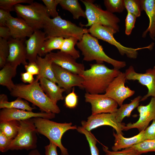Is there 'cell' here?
<instances>
[{"mask_svg":"<svg viewBox=\"0 0 155 155\" xmlns=\"http://www.w3.org/2000/svg\"><path fill=\"white\" fill-rule=\"evenodd\" d=\"M80 75L83 78V88L86 93L101 94L105 92L110 83L121 72L119 70L110 69L103 63L90 65Z\"/></svg>","mask_w":155,"mask_h":155,"instance_id":"6da1fadb","label":"cell"},{"mask_svg":"<svg viewBox=\"0 0 155 155\" xmlns=\"http://www.w3.org/2000/svg\"><path fill=\"white\" fill-rule=\"evenodd\" d=\"M12 96L20 97L38 106L41 112L58 114L60 110L57 104L49 98L41 88L39 80L36 78L31 84H15L10 92Z\"/></svg>","mask_w":155,"mask_h":155,"instance_id":"7a4b0ae2","label":"cell"},{"mask_svg":"<svg viewBox=\"0 0 155 155\" xmlns=\"http://www.w3.org/2000/svg\"><path fill=\"white\" fill-rule=\"evenodd\" d=\"M84 56L83 60L87 61L95 60L97 63L105 62L112 65L114 68L119 70L126 66L124 61H119L107 56L104 51L98 39L89 34L85 33L82 39L76 44Z\"/></svg>","mask_w":155,"mask_h":155,"instance_id":"3957f363","label":"cell"},{"mask_svg":"<svg viewBox=\"0 0 155 155\" xmlns=\"http://www.w3.org/2000/svg\"><path fill=\"white\" fill-rule=\"evenodd\" d=\"M38 133L45 136L60 150L61 155H69L67 149L61 143V138L64 133L70 129H77L76 125L72 126L69 123H58L49 119L40 117L32 118Z\"/></svg>","mask_w":155,"mask_h":155,"instance_id":"277c9868","label":"cell"},{"mask_svg":"<svg viewBox=\"0 0 155 155\" xmlns=\"http://www.w3.org/2000/svg\"><path fill=\"white\" fill-rule=\"evenodd\" d=\"M43 29L46 37H62L64 38L73 37L79 41L85 33H89L88 29L78 26L69 20L62 19L59 16L49 18Z\"/></svg>","mask_w":155,"mask_h":155,"instance_id":"5b68a950","label":"cell"},{"mask_svg":"<svg viewBox=\"0 0 155 155\" xmlns=\"http://www.w3.org/2000/svg\"><path fill=\"white\" fill-rule=\"evenodd\" d=\"M14 11L34 30L43 29L49 15L43 4L33 2L29 5L18 4L14 6Z\"/></svg>","mask_w":155,"mask_h":155,"instance_id":"8992f818","label":"cell"},{"mask_svg":"<svg viewBox=\"0 0 155 155\" xmlns=\"http://www.w3.org/2000/svg\"><path fill=\"white\" fill-rule=\"evenodd\" d=\"M85 7V14L88 23L81 26H91L98 24L113 29L116 33L119 31L118 25L119 19L115 15L106 10H104L93 3V1L81 0Z\"/></svg>","mask_w":155,"mask_h":155,"instance_id":"52a82bcc","label":"cell"},{"mask_svg":"<svg viewBox=\"0 0 155 155\" xmlns=\"http://www.w3.org/2000/svg\"><path fill=\"white\" fill-rule=\"evenodd\" d=\"M20 128L16 136L9 148L11 150L36 149L38 133L32 119L19 121Z\"/></svg>","mask_w":155,"mask_h":155,"instance_id":"ba28073f","label":"cell"},{"mask_svg":"<svg viewBox=\"0 0 155 155\" xmlns=\"http://www.w3.org/2000/svg\"><path fill=\"white\" fill-rule=\"evenodd\" d=\"M89 33L97 39L106 41L115 46L122 55H126L128 58L135 59L137 56V51L144 49H152L153 43L148 46L137 48H133L124 46L117 42L115 38L113 35L116 32L113 29L100 24H95L92 25L88 29Z\"/></svg>","mask_w":155,"mask_h":155,"instance_id":"9c48e42d","label":"cell"},{"mask_svg":"<svg viewBox=\"0 0 155 155\" xmlns=\"http://www.w3.org/2000/svg\"><path fill=\"white\" fill-rule=\"evenodd\" d=\"M81 123L82 126L89 131L99 126L107 125L112 127L117 133L122 135L123 134V129L125 125V123L117 121L115 113L92 114L88 117L87 121H82Z\"/></svg>","mask_w":155,"mask_h":155,"instance_id":"30bf717a","label":"cell"},{"mask_svg":"<svg viewBox=\"0 0 155 155\" xmlns=\"http://www.w3.org/2000/svg\"><path fill=\"white\" fill-rule=\"evenodd\" d=\"M126 80L125 73L121 72L110 83L104 94L115 101L120 106L125 100L132 96L135 92V91L125 86Z\"/></svg>","mask_w":155,"mask_h":155,"instance_id":"8fae6325","label":"cell"},{"mask_svg":"<svg viewBox=\"0 0 155 155\" xmlns=\"http://www.w3.org/2000/svg\"><path fill=\"white\" fill-rule=\"evenodd\" d=\"M85 101L91 105L92 114L113 113L117 110L118 104L113 99L104 94H85Z\"/></svg>","mask_w":155,"mask_h":155,"instance_id":"7c38bea8","label":"cell"},{"mask_svg":"<svg viewBox=\"0 0 155 155\" xmlns=\"http://www.w3.org/2000/svg\"><path fill=\"white\" fill-rule=\"evenodd\" d=\"M125 73L127 80H137L148 89V93L142 98L141 101H144L150 96L155 98V72L153 69L147 70L144 73H139L135 71L133 66H130Z\"/></svg>","mask_w":155,"mask_h":155,"instance_id":"4fadbf2b","label":"cell"},{"mask_svg":"<svg viewBox=\"0 0 155 155\" xmlns=\"http://www.w3.org/2000/svg\"><path fill=\"white\" fill-rule=\"evenodd\" d=\"M26 39H14L10 37L8 40L9 53L6 63L16 69L18 65L28 64L26 61Z\"/></svg>","mask_w":155,"mask_h":155,"instance_id":"5bb4252c","label":"cell"},{"mask_svg":"<svg viewBox=\"0 0 155 155\" xmlns=\"http://www.w3.org/2000/svg\"><path fill=\"white\" fill-rule=\"evenodd\" d=\"M52 65L58 86L64 89L65 91H69L73 87L78 86L83 88V80L78 75L66 70L58 65L52 63Z\"/></svg>","mask_w":155,"mask_h":155,"instance_id":"9a60e30c","label":"cell"},{"mask_svg":"<svg viewBox=\"0 0 155 155\" xmlns=\"http://www.w3.org/2000/svg\"><path fill=\"white\" fill-rule=\"evenodd\" d=\"M46 56L50 61L73 73L80 75L85 70L84 65L76 62L70 55L60 51L51 52Z\"/></svg>","mask_w":155,"mask_h":155,"instance_id":"2e32d148","label":"cell"},{"mask_svg":"<svg viewBox=\"0 0 155 155\" xmlns=\"http://www.w3.org/2000/svg\"><path fill=\"white\" fill-rule=\"evenodd\" d=\"M139 113V118L135 123H129L123 128V131H127L137 128L140 132L144 130L150 122L155 120V98L152 97L149 104L146 105H141L137 107Z\"/></svg>","mask_w":155,"mask_h":155,"instance_id":"e0dca14e","label":"cell"},{"mask_svg":"<svg viewBox=\"0 0 155 155\" xmlns=\"http://www.w3.org/2000/svg\"><path fill=\"white\" fill-rule=\"evenodd\" d=\"M55 117V114L53 113H35L16 108H4L0 111V122L12 120L20 121L37 117L50 119Z\"/></svg>","mask_w":155,"mask_h":155,"instance_id":"ac0fdd59","label":"cell"},{"mask_svg":"<svg viewBox=\"0 0 155 155\" xmlns=\"http://www.w3.org/2000/svg\"><path fill=\"white\" fill-rule=\"evenodd\" d=\"M46 37L44 32L36 30L26 40V58L29 63L36 62L37 56H40L41 48Z\"/></svg>","mask_w":155,"mask_h":155,"instance_id":"d6986e66","label":"cell"},{"mask_svg":"<svg viewBox=\"0 0 155 155\" xmlns=\"http://www.w3.org/2000/svg\"><path fill=\"white\" fill-rule=\"evenodd\" d=\"M6 26L9 29L11 37L14 39H26L30 37L34 31L22 18L12 16L8 20Z\"/></svg>","mask_w":155,"mask_h":155,"instance_id":"ffe728a7","label":"cell"},{"mask_svg":"<svg viewBox=\"0 0 155 155\" xmlns=\"http://www.w3.org/2000/svg\"><path fill=\"white\" fill-rule=\"evenodd\" d=\"M115 137V143L112 147L113 151H118L131 147L145 140L144 130L142 131L137 135L130 137H125L123 135L113 132Z\"/></svg>","mask_w":155,"mask_h":155,"instance_id":"44dd1931","label":"cell"},{"mask_svg":"<svg viewBox=\"0 0 155 155\" xmlns=\"http://www.w3.org/2000/svg\"><path fill=\"white\" fill-rule=\"evenodd\" d=\"M40 85L46 94L55 103L64 99L63 93L65 91L63 88H61L56 84L50 80L44 78L39 80Z\"/></svg>","mask_w":155,"mask_h":155,"instance_id":"7402d4cb","label":"cell"},{"mask_svg":"<svg viewBox=\"0 0 155 155\" xmlns=\"http://www.w3.org/2000/svg\"><path fill=\"white\" fill-rule=\"evenodd\" d=\"M142 10H144L148 16L149 20V26L142 34V37H146L149 32L151 38L155 40V0H140Z\"/></svg>","mask_w":155,"mask_h":155,"instance_id":"603a6c76","label":"cell"},{"mask_svg":"<svg viewBox=\"0 0 155 155\" xmlns=\"http://www.w3.org/2000/svg\"><path fill=\"white\" fill-rule=\"evenodd\" d=\"M36 62L39 69V73L36 78L39 80L41 78L48 79L53 82L57 83L55 74L52 67V63L47 57L44 58L38 55Z\"/></svg>","mask_w":155,"mask_h":155,"instance_id":"cb8c5ba5","label":"cell"},{"mask_svg":"<svg viewBox=\"0 0 155 155\" xmlns=\"http://www.w3.org/2000/svg\"><path fill=\"white\" fill-rule=\"evenodd\" d=\"M22 98L18 97L15 100L9 102L7 96L4 94L0 95V108H16L28 111H32L35 108L31 106L29 103Z\"/></svg>","mask_w":155,"mask_h":155,"instance_id":"d4e9b609","label":"cell"},{"mask_svg":"<svg viewBox=\"0 0 155 155\" xmlns=\"http://www.w3.org/2000/svg\"><path fill=\"white\" fill-rule=\"evenodd\" d=\"M16 74V69L6 63L0 71V85L7 87L11 92L14 87L12 79Z\"/></svg>","mask_w":155,"mask_h":155,"instance_id":"484cf974","label":"cell"},{"mask_svg":"<svg viewBox=\"0 0 155 155\" xmlns=\"http://www.w3.org/2000/svg\"><path fill=\"white\" fill-rule=\"evenodd\" d=\"M141 98V96H139L132 100L130 103L123 104L120 106V107L118 108L115 113L117 121L119 123H122L125 117H130L132 111L139 106Z\"/></svg>","mask_w":155,"mask_h":155,"instance_id":"4316f807","label":"cell"},{"mask_svg":"<svg viewBox=\"0 0 155 155\" xmlns=\"http://www.w3.org/2000/svg\"><path fill=\"white\" fill-rule=\"evenodd\" d=\"M59 4L62 9L72 14L74 19H78L81 17L86 18L85 11L78 0H60Z\"/></svg>","mask_w":155,"mask_h":155,"instance_id":"83f0119b","label":"cell"},{"mask_svg":"<svg viewBox=\"0 0 155 155\" xmlns=\"http://www.w3.org/2000/svg\"><path fill=\"white\" fill-rule=\"evenodd\" d=\"M20 126V122L17 120L0 122V130L8 137L12 140L17 135Z\"/></svg>","mask_w":155,"mask_h":155,"instance_id":"f1b7e54d","label":"cell"},{"mask_svg":"<svg viewBox=\"0 0 155 155\" xmlns=\"http://www.w3.org/2000/svg\"><path fill=\"white\" fill-rule=\"evenodd\" d=\"M64 38L62 37H46L42 46L40 57L53 50H60Z\"/></svg>","mask_w":155,"mask_h":155,"instance_id":"f546056e","label":"cell"},{"mask_svg":"<svg viewBox=\"0 0 155 155\" xmlns=\"http://www.w3.org/2000/svg\"><path fill=\"white\" fill-rule=\"evenodd\" d=\"M78 40L73 37L64 38L60 48V51L67 53L76 59L80 57L79 51L76 50L75 46Z\"/></svg>","mask_w":155,"mask_h":155,"instance_id":"4dcf8cb0","label":"cell"},{"mask_svg":"<svg viewBox=\"0 0 155 155\" xmlns=\"http://www.w3.org/2000/svg\"><path fill=\"white\" fill-rule=\"evenodd\" d=\"M129 148L135 150L140 155L149 152H155V140H145Z\"/></svg>","mask_w":155,"mask_h":155,"instance_id":"1f68e13d","label":"cell"},{"mask_svg":"<svg viewBox=\"0 0 155 155\" xmlns=\"http://www.w3.org/2000/svg\"><path fill=\"white\" fill-rule=\"evenodd\" d=\"M80 133L84 134L89 144L91 155H99L98 149L96 146L97 140L94 135L82 126H78L76 129Z\"/></svg>","mask_w":155,"mask_h":155,"instance_id":"d6a6232c","label":"cell"},{"mask_svg":"<svg viewBox=\"0 0 155 155\" xmlns=\"http://www.w3.org/2000/svg\"><path fill=\"white\" fill-rule=\"evenodd\" d=\"M104 3L107 10L112 13L122 12L125 8L123 0H105Z\"/></svg>","mask_w":155,"mask_h":155,"instance_id":"836d02e7","label":"cell"},{"mask_svg":"<svg viewBox=\"0 0 155 155\" xmlns=\"http://www.w3.org/2000/svg\"><path fill=\"white\" fill-rule=\"evenodd\" d=\"M125 8L129 12L136 18L141 15L142 10L140 0H124Z\"/></svg>","mask_w":155,"mask_h":155,"instance_id":"e575fe53","label":"cell"},{"mask_svg":"<svg viewBox=\"0 0 155 155\" xmlns=\"http://www.w3.org/2000/svg\"><path fill=\"white\" fill-rule=\"evenodd\" d=\"M9 53L8 40L0 37V67L2 68L5 65Z\"/></svg>","mask_w":155,"mask_h":155,"instance_id":"d590c367","label":"cell"},{"mask_svg":"<svg viewBox=\"0 0 155 155\" xmlns=\"http://www.w3.org/2000/svg\"><path fill=\"white\" fill-rule=\"evenodd\" d=\"M33 0H0V8L9 12L14 11V6L17 4L33 2Z\"/></svg>","mask_w":155,"mask_h":155,"instance_id":"8d00e7d4","label":"cell"},{"mask_svg":"<svg viewBox=\"0 0 155 155\" xmlns=\"http://www.w3.org/2000/svg\"><path fill=\"white\" fill-rule=\"evenodd\" d=\"M60 0H42L50 16L54 18L58 16L57 7L59 4Z\"/></svg>","mask_w":155,"mask_h":155,"instance_id":"74e56055","label":"cell"},{"mask_svg":"<svg viewBox=\"0 0 155 155\" xmlns=\"http://www.w3.org/2000/svg\"><path fill=\"white\" fill-rule=\"evenodd\" d=\"M102 150L105 153V155H140L137 152L129 148L123 149L121 151H111L108 148L103 146Z\"/></svg>","mask_w":155,"mask_h":155,"instance_id":"f35d334b","label":"cell"},{"mask_svg":"<svg viewBox=\"0 0 155 155\" xmlns=\"http://www.w3.org/2000/svg\"><path fill=\"white\" fill-rule=\"evenodd\" d=\"M74 88L72 91L65 98V105L69 108H73L77 106L78 102V96L75 92Z\"/></svg>","mask_w":155,"mask_h":155,"instance_id":"ab89813d","label":"cell"},{"mask_svg":"<svg viewBox=\"0 0 155 155\" xmlns=\"http://www.w3.org/2000/svg\"><path fill=\"white\" fill-rule=\"evenodd\" d=\"M12 140L0 130V151L2 152H5L9 150Z\"/></svg>","mask_w":155,"mask_h":155,"instance_id":"60d3db41","label":"cell"},{"mask_svg":"<svg viewBox=\"0 0 155 155\" xmlns=\"http://www.w3.org/2000/svg\"><path fill=\"white\" fill-rule=\"evenodd\" d=\"M136 17L130 13L128 12L125 19V34L127 35L131 34L135 24Z\"/></svg>","mask_w":155,"mask_h":155,"instance_id":"b9f144b4","label":"cell"},{"mask_svg":"<svg viewBox=\"0 0 155 155\" xmlns=\"http://www.w3.org/2000/svg\"><path fill=\"white\" fill-rule=\"evenodd\" d=\"M144 130L145 140H155V120Z\"/></svg>","mask_w":155,"mask_h":155,"instance_id":"7bdbcfd3","label":"cell"},{"mask_svg":"<svg viewBox=\"0 0 155 155\" xmlns=\"http://www.w3.org/2000/svg\"><path fill=\"white\" fill-rule=\"evenodd\" d=\"M24 67L26 72L33 75H38L39 74V68L36 62L29 63L28 64L24 65Z\"/></svg>","mask_w":155,"mask_h":155,"instance_id":"ee69618b","label":"cell"},{"mask_svg":"<svg viewBox=\"0 0 155 155\" xmlns=\"http://www.w3.org/2000/svg\"><path fill=\"white\" fill-rule=\"evenodd\" d=\"M10 12L0 9V26H5L8 20L11 16Z\"/></svg>","mask_w":155,"mask_h":155,"instance_id":"f6af8a7d","label":"cell"},{"mask_svg":"<svg viewBox=\"0 0 155 155\" xmlns=\"http://www.w3.org/2000/svg\"><path fill=\"white\" fill-rule=\"evenodd\" d=\"M57 147L55 144L50 142L49 144L44 146L45 155H58Z\"/></svg>","mask_w":155,"mask_h":155,"instance_id":"bcb514c9","label":"cell"},{"mask_svg":"<svg viewBox=\"0 0 155 155\" xmlns=\"http://www.w3.org/2000/svg\"><path fill=\"white\" fill-rule=\"evenodd\" d=\"M21 79L24 83H29L31 84L34 80L33 75L30 73L26 72L21 73Z\"/></svg>","mask_w":155,"mask_h":155,"instance_id":"7dc6e473","label":"cell"},{"mask_svg":"<svg viewBox=\"0 0 155 155\" xmlns=\"http://www.w3.org/2000/svg\"><path fill=\"white\" fill-rule=\"evenodd\" d=\"M0 37L7 40L11 37L9 29L7 26H0Z\"/></svg>","mask_w":155,"mask_h":155,"instance_id":"c3c4849f","label":"cell"},{"mask_svg":"<svg viewBox=\"0 0 155 155\" xmlns=\"http://www.w3.org/2000/svg\"><path fill=\"white\" fill-rule=\"evenodd\" d=\"M28 155H41L39 151L36 149L32 150Z\"/></svg>","mask_w":155,"mask_h":155,"instance_id":"681fc988","label":"cell"},{"mask_svg":"<svg viewBox=\"0 0 155 155\" xmlns=\"http://www.w3.org/2000/svg\"><path fill=\"white\" fill-rule=\"evenodd\" d=\"M153 70L155 72V65L154 66V68L153 69Z\"/></svg>","mask_w":155,"mask_h":155,"instance_id":"f907efd6","label":"cell"}]
</instances>
